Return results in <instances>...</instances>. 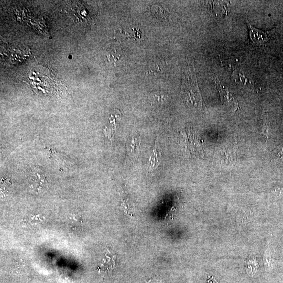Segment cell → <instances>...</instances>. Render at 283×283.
Wrapping results in <instances>:
<instances>
[{
  "instance_id": "obj_1",
  "label": "cell",
  "mask_w": 283,
  "mask_h": 283,
  "mask_svg": "<svg viewBox=\"0 0 283 283\" xmlns=\"http://www.w3.org/2000/svg\"><path fill=\"white\" fill-rule=\"evenodd\" d=\"M247 24L249 30V36L252 42L256 46H263L270 41L271 35L269 31L265 32L259 29H256L250 24L247 20Z\"/></svg>"
},
{
  "instance_id": "obj_2",
  "label": "cell",
  "mask_w": 283,
  "mask_h": 283,
  "mask_svg": "<svg viewBox=\"0 0 283 283\" xmlns=\"http://www.w3.org/2000/svg\"><path fill=\"white\" fill-rule=\"evenodd\" d=\"M217 87L218 89L219 92L220 93V97L221 99V101L223 103L227 105L228 106H233V108L236 106V105L237 106V103L236 102V100L234 99V97L232 95L226 87L223 85L221 82L219 81V79L217 78Z\"/></svg>"
},
{
  "instance_id": "obj_3",
  "label": "cell",
  "mask_w": 283,
  "mask_h": 283,
  "mask_svg": "<svg viewBox=\"0 0 283 283\" xmlns=\"http://www.w3.org/2000/svg\"><path fill=\"white\" fill-rule=\"evenodd\" d=\"M139 145H138V140L133 138L132 141L130 145V150L131 153H134L135 151H137Z\"/></svg>"
},
{
  "instance_id": "obj_4",
  "label": "cell",
  "mask_w": 283,
  "mask_h": 283,
  "mask_svg": "<svg viewBox=\"0 0 283 283\" xmlns=\"http://www.w3.org/2000/svg\"><path fill=\"white\" fill-rule=\"evenodd\" d=\"M277 157L278 158L279 161L283 164V149L281 150V151H280L278 153V154L277 155Z\"/></svg>"
}]
</instances>
